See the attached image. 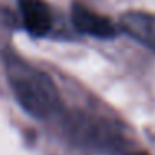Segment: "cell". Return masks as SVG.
<instances>
[{"mask_svg":"<svg viewBox=\"0 0 155 155\" xmlns=\"http://www.w3.org/2000/svg\"><path fill=\"white\" fill-rule=\"evenodd\" d=\"M2 64L12 94L27 114L37 118H45L58 108V90L44 70L12 50L2 52Z\"/></svg>","mask_w":155,"mask_h":155,"instance_id":"obj_1","label":"cell"},{"mask_svg":"<svg viewBox=\"0 0 155 155\" xmlns=\"http://www.w3.org/2000/svg\"><path fill=\"white\" fill-rule=\"evenodd\" d=\"M70 132L74 138H80L100 148H118L122 145L118 132L110 125H105L102 120L92 122L88 117H80V120H77L75 117H72Z\"/></svg>","mask_w":155,"mask_h":155,"instance_id":"obj_2","label":"cell"},{"mask_svg":"<svg viewBox=\"0 0 155 155\" xmlns=\"http://www.w3.org/2000/svg\"><path fill=\"white\" fill-rule=\"evenodd\" d=\"M72 22L78 32L97 38H112L117 34V25L108 17L97 14L80 4H75L72 8Z\"/></svg>","mask_w":155,"mask_h":155,"instance_id":"obj_3","label":"cell"},{"mask_svg":"<svg viewBox=\"0 0 155 155\" xmlns=\"http://www.w3.org/2000/svg\"><path fill=\"white\" fill-rule=\"evenodd\" d=\"M120 28L138 44L155 52V14L143 10H130L122 14Z\"/></svg>","mask_w":155,"mask_h":155,"instance_id":"obj_4","label":"cell"},{"mask_svg":"<svg viewBox=\"0 0 155 155\" xmlns=\"http://www.w3.org/2000/svg\"><path fill=\"white\" fill-rule=\"evenodd\" d=\"M18 8L24 20V27L32 35L42 37L48 34L54 18H52L50 7L44 0H18Z\"/></svg>","mask_w":155,"mask_h":155,"instance_id":"obj_5","label":"cell"},{"mask_svg":"<svg viewBox=\"0 0 155 155\" xmlns=\"http://www.w3.org/2000/svg\"><path fill=\"white\" fill-rule=\"evenodd\" d=\"M130 155H148V153H145V152H134V153H130Z\"/></svg>","mask_w":155,"mask_h":155,"instance_id":"obj_6","label":"cell"}]
</instances>
